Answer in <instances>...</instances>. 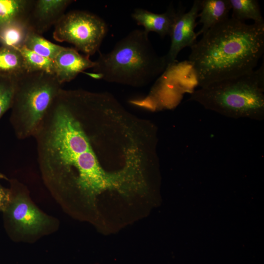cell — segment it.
<instances>
[{
	"label": "cell",
	"mask_w": 264,
	"mask_h": 264,
	"mask_svg": "<svg viewBox=\"0 0 264 264\" xmlns=\"http://www.w3.org/2000/svg\"><path fill=\"white\" fill-rule=\"evenodd\" d=\"M190 49L188 62L200 88L250 73L264 54V23L229 18L209 29Z\"/></svg>",
	"instance_id": "obj_1"
},
{
	"label": "cell",
	"mask_w": 264,
	"mask_h": 264,
	"mask_svg": "<svg viewBox=\"0 0 264 264\" xmlns=\"http://www.w3.org/2000/svg\"><path fill=\"white\" fill-rule=\"evenodd\" d=\"M91 76L109 82L134 87L148 84L167 68L144 30L134 29L106 53L99 52Z\"/></svg>",
	"instance_id": "obj_2"
},
{
	"label": "cell",
	"mask_w": 264,
	"mask_h": 264,
	"mask_svg": "<svg viewBox=\"0 0 264 264\" xmlns=\"http://www.w3.org/2000/svg\"><path fill=\"white\" fill-rule=\"evenodd\" d=\"M189 101L234 119H264V64L252 72L192 92Z\"/></svg>",
	"instance_id": "obj_3"
},
{
	"label": "cell",
	"mask_w": 264,
	"mask_h": 264,
	"mask_svg": "<svg viewBox=\"0 0 264 264\" xmlns=\"http://www.w3.org/2000/svg\"><path fill=\"white\" fill-rule=\"evenodd\" d=\"M10 122L16 136H33L52 101L62 89L56 77L44 72H26L15 79Z\"/></svg>",
	"instance_id": "obj_4"
},
{
	"label": "cell",
	"mask_w": 264,
	"mask_h": 264,
	"mask_svg": "<svg viewBox=\"0 0 264 264\" xmlns=\"http://www.w3.org/2000/svg\"><path fill=\"white\" fill-rule=\"evenodd\" d=\"M108 31L100 17L89 12L73 10L65 14L55 25L53 38L67 42L89 57L98 51Z\"/></svg>",
	"instance_id": "obj_5"
},
{
	"label": "cell",
	"mask_w": 264,
	"mask_h": 264,
	"mask_svg": "<svg viewBox=\"0 0 264 264\" xmlns=\"http://www.w3.org/2000/svg\"><path fill=\"white\" fill-rule=\"evenodd\" d=\"M201 8V0H195L188 12L182 6L178 8V13L174 24L171 35V44L167 53L164 55L167 68L176 61L179 53L186 47L190 48L196 42L198 37L195 29L197 19Z\"/></svg>",
	"instance_id": "obj_6"
},
{
	"label": "cell",
	"mask_w": 264,
	"mask_h": 264,
	"mask_svg": "<svg viewBox=\"0 0 264 264\" xmlns=\"http://www.w3.org/2000/svg\"><path fill=\"white\" fill-rule=\"evenodd\" d=\"M10 190L11 199L3 212L18 230L33 234L38 232L48 223V218L24 194L21 192L14 193Z\"/></svg>",
	"instance_id": "obj_7"
},
{
	"label": "cell",
	"mask_w": 264,
	"mask_h": 264,
	"mask_svg": "<svg viewBox=\"0 0 264 264\" xmlns=\"http://www.w3.org/2000/svg\"><path fill=\"white\" fill-rule=\"evenodd\" d=\"M75 0H33L26 22L31 30L43 34L55 25L65 14L68 6Z\"/></svg>",
	"instance_id": "obj_8"
},
{
	"label": "cell",
	"mask_w": 264,
	"mask_h": 264,
	"mask_svg": "<svg viewBox=\"0 0 264 264\" xmlns=\"http://www.w3.org/2000/svg\"><path fill=\"white\" fill-rule=\"evenodd\" d=\"M55 68V77L62 85L68 82L85 70L92 68L94 61L88 57L80 54L74 48L64 47L53 60Z\"/></svg>",
	"instance_id": "obj_9"
},
{
	"label": "cell",
	"mask_w": 264,
	"mask_h": 264,
	"mask_svg": "<svg viewBox=\"0 0 264 264\" xmlns=\"http://www.w3.org/2000/svg\"><path fill=\"white\" fill-rule=\"evenodd\" d=\"M178 13L172 3L162 13H155L142 8H136L132 14V18L139 25L144 27L148 34L150 32L158 34L161 37L170 36Z\"/></svg>",
	"instance_id": "obj_10"
},
{
	"label": "cell",
	"mask_w": 264,
	"mask_h": 264,
	"mask_svg": "<svg viewBox=\"0 0 264 264\" xmlns=\"http://www.w3.org/2000/svg\"><path fill=\"white\" fill-rule=\"evenodd\" d=\"M230 10L229 0H201L198 23L202 26L197 33V36L204 34L214 25L228 19Z\"/></svg>",
	"instance_id": "obj_11"
},
{
	"label": "cell",
	"mask_w": 264,
	"mask_h": 264,
	"mask_svg": "<svg viewBox=\"0 0 264 264\" xmlns=\"http://www.w3.org/2000/svg\"><path fill=\"white\" fill-rule=\"evenodd\" d=\"M27 72L20 52L13 48L0 46V76L15 80Z\"/></svg>",
	"instance_id": "obj_12"
},
{
	"label": "cell",
	"mask_w": 264,
	"mask_h": 264,
	"mask_svg": "<svg viewBox=\"0 0 264 264\" xmlns=\"http://www.w3.org/2000/svg\"><path fill=\"white\" fill-rule=\"evenodd\" d=\"M31 31L26 21L17 20L8 23L0 28L1 46L18 49L24 45Z\"/></svg>",
	"instance_id": "obj_13"
},
{
	"label": "cell",
	"mask_w": 264,
	"mask_h": 264,
	"mask_svg": "<svg viewBox=\"0 0 264 264\" xmlns=\"http://www.w3.org/2000/svg\"><path fill=\"white\" fill-rule=\"evenodd\" d=\"M33 0H0V28L17 20L26 21Z\"/></svg>",
	"instance_id": "obj_14"
},
{
	"label": "cell",
	"mask_w": 264,
	"mask_h": 264,
	"mask_svg": "<svg viewBox=\"0 0 264 264\" xmlns=\"http://www.w3.org/2000/svg\"><path fill=\"white\" fill-rule=\"evenodd\" d=\"M231 18L240 22L252 20L254 23H264L259 2L256 0H229Z\"/></svg>",
	"instance_id": "obj_15"
},
{
	"label": "cell",
	"mask_w": 264,
	"mask_h": 264,
	"mask_svg": "<svg viewBox=\"0 0 264 264\" xmlns=\"http://www.w3.org/2000/svg\"><path fill=\"white\" fill-rule=\"evenodd\" d=\"M18 50L23 57L27 72H44L55 76L56 68L53 60L41 56L24 45Z\"/></svg>",
	"instance_id": "obj_16"
},
{
	"label": "cell",
	"mask_w": 264,
	"mask_h": 264,
	"mask_svg": "<svg viewBox=\"0 0 264 264\" xmlns=\"http://www.w3.org/2000/svg\"><path fill=\"white\" fill-rule=\"evenodd\" d=\"M24 45L31 51L53 60L64 47L33 31L28 35Z\"/></svg>",
	"instance_id": "obj_17"
},
{
	"label": "cell",
	"mask_w": 264,
	"mask_h": 264,
	"mask_svg": "<svg viewBox=\"0 0 264 264\" xmlns=\"http://www.w3.org/2000/svg\"><path fill=\"white\" fill-rule=\"evenodd\" d=\"M15 88V80L0 76V119L11 109Z\"/></svg>",
	"instance_id": "obj_18"
},
{
	"label": "cell",
	"mask_w": 264,
	"mask_h": 264,
	"mask_svg": "<svg viewBox=\"0 0 264 264\" xmlns=\"http://www.w3.org/2000/svg\"><path fill=\"white\" fill-rule=\"evenodd\" d=\"M11 199L10 190L5 189L0 185V211H4Z\"/></svg>",
	"instance_id": "obj_19"
},
{
	"label": "cell",
	"mask_w": 264,
	"mask_h": 264,
	"mask_svg": "<svg viewBox=\"0 0 264 264\" xmlns=\"http://www.w3.org/2000/svg\"><path fill=\"white\" fill-rule=\"evenodd\" d=\"M0 179L8 180V178L4 174L0 172Z\"/></svg>",
	"instance_id": "obj_20"
}]
</instances>
